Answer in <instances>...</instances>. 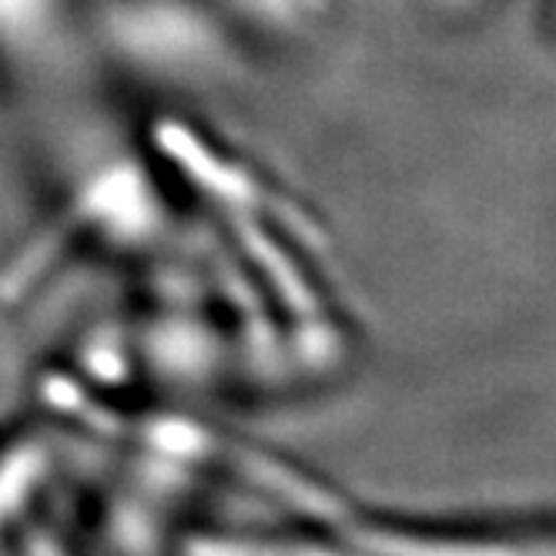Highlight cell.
<instances>
[{
  "instance_id": "6da1fadb",
  "label": "cell",
  "mask_w": 556,
  "mask_h": 556,
  "mask_svg": "<svg viewBox=\"0 0 556 556\" xmlns=\"http://www.w3.org/2000/svg\"><path fill=\"white\" fill-rule=\"evenodd\" d=\"M366 543L379 556H556V540L490 543V540H440L400 530H363Z\"/></svg>"
},
{
  "instance_id": "7a4b0ae2",
  "label": "cell",
  "mask_w": 556,
  "mask_h": 556,
  "mask_svg": "<svg viewBox=\"0 0 556 556\" xmlns=\"http://www.w3.org/2000/svg\"><path fill=\"white\" fill-rule=\"evenodd\" d=\"M215 556H268V553H255V549H228V546H222V549H215Z\"/></svg>"
},
{
  "instance_id": "3957f363",
  "label": "cell",
  "mask_w": 556,
  "mask_h": 556,
  "mask_svg": "<svg viewBox=\"0 0 556 556\" xmlns=\"http://www.w3.org/2000/svg\"><path fill=\"white\" fill-rule=\"evenodd\" d=\"M299 556H342V553H326V549H308V553H299Z\"/></svg>"
}]
</instances>
